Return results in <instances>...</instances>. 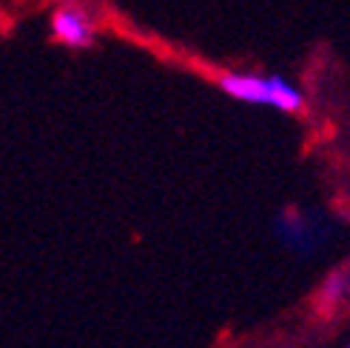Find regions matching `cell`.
<instances>
[{"label": "cell", "instance_id": "1", "mask_svg": "<svg viewBox=\"0 0 350 348\" xmlns=\"http://www.w3.org/2000/svg\"><path fill=\"white\" fill-rule=\"evenodd\" d=\"M219 89L242 103H259V106H273L282 112H299L302 109V92L282 77H259V75H222Z\"/></svg>", "mask_w": 350, "mask_h": 348}, {"label": "cell", "instance_id": "2", "mask_svg": "<svg viewBox=\"0 0 350 348\" xmlns=\"http://www.w3.org/2000/svg\"><path fill=\"white\" fill-rule=\"evenodd\" d=\"M51 34L72 49H83L94 40V26L89 21V14L77 6H60L51 17Z\"/></svg>", "mask_w": 350, "mask_h": 348}, {"label": "cell", "instance_id": "3", "mask_svg": "<svg viewBox=\"0 0 350 348\" xmlns=\"http://www.w3.org/2000/svg\"><path fill=\"white\" fill-rule=\"evenodd\" d=\"M347 277L342 274V271H336V274H330L327 277V280H325V288H322V300L325 303H330V306H334V303H339L342 297H345V294H347Z\"/></svg>", "mask_w": 350, "mask_h": 348}]
</instances>
